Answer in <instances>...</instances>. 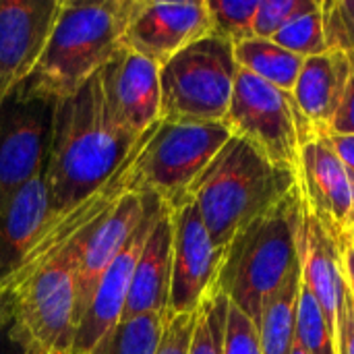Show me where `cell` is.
Wrapping results in <instances>:
<instances>
[{
  "instance_id": "cell-40",
  "label": "cell",
  "mask_w": 354,
  "mask_h": 354,
  "mask_svg": "<svg viewBox=\"0 0 354 354\" xmlns=\"http://www.w3.org/2000/svg\"><path fill=\"white\" fill-rule=\"evenodd\" d=\"M351 245H354V226H353V232H351Z\"/></svg>"
},
{
  "instance_id": "cell-21",
  "label": "cell",
  "mask_w": 354,
  "mask_h": 354,
  "mask_svg": "<svg viewBox=\"0 0 354 354\" xmlns=\"http://www.w3.org/2000/svg\"><path fill=\"white\" fill-rule=\"evenodd\" d=\"M301 286H303V274L299 268L261 305L259 317L255 322L261 354H290L292 351L297 342V315H299Z\"/></svg>"
},
{
  "instance_id": "cell-17",
  "label": "cell",
  "mask_w": 354,
  "mask_h": 354,
  "mask_svg": "<svg viewBox=\"0 0 354 354\" xmlns=\"http://www.w3.org/2000/svg\"><path fill=\"white\" fill-rule=\"evenodd\" d=\"M50 220L44 172L0 207V292L8 288Z\"/></svg>"
},
{
  "instance_id": "cell-24",
  "label": "cell",
  "mask_w": 354,
  "mask_h": 354,
  "mask_svg": "<svg viewBox=\"0 0 354 354\" xmlns=\"http://www.w3.org/2000/svg\"><path fill=\"white\" fill-rule=\"evenodd\" d=\"M168 315H141L120 322L102 354H158Z\"/></svg>"
},
{
  "instance_id": "cell-20",
  "label": "cell",
  "mask_w": 354,
  "mask_h": 354,
  "mask_svg": "<svg viewBox=\"0 0 354 354\" xmlns=\"http://www.w3.org/2000/svg\"><path fill=\"white\" fill-rule=\"evenodd\" d=\"M301 274L305 286L322 307L324 317L336 336L338 311L346 290L344 276H342V251L328 236L324 226L309 214V209H305V224H303Z\"/></svg>"
},
{
  "instance_id": "cell-37",
  "label": "cell",
  "mask_w": 354,
  "mask_h": 354,
  "mask_svg": "<svg viewBox=\"0 0 354 354\" xmlns=\"http://www.w3.org/2000/svg\"><path fill=\"white\" fill-rule=\"evenodd\" d=\"M2 338H4V342L0 344V354H29L25 348H21L10 336H8V332L4 330V334H2Z\"/></svg>"
},
{
  "instance_id": "cell-9",
  "label": "cell",
  "mask_w": 354,
  "mask_h": 354,
  "mask_svg": "<svg viewBox=\"0 0 354 354\" xmlns=\"http://www.w3.org/2000/svg\"><path fill=\"white\" fill-rule=\"evenodd\" d=\"M54 102L10 93L0 106V207L44 172Z\"/></svg>"
},
{
  "instance_id": "cell-19",
  "label": "cell",
  "mask_w": 354,
  "mask_h": 354,
  "mask_svg": "<svg viewBox=\"0 0 354 354\" xmlns=\"http://www.w3.org/2000/svg\"><path fill=\"white\" fill-rule=\"evenodd\" d=\"M172 212L166 207L153 224L139 255L122 322L141 315H168L172 280Z\"/></svg>"
},
{
  "instance_id": "cell-8",
  "label": "cell",
  "mask_w": 354,
  "mask_h": 354,
  "mask_svg": "<svg viewBox=\"0 0 354 354\" xmlns=\"http://www.w3.org/2000/svg\"><path fill=\"white\" fill-rule=\"evenodd\" d=\"M224 124L268 160L292 170L299 168L301 145L313 139L292 93L266 83L241 66Z\"/></svg>"
},
{
  "instance_id": "cell-6",
  "label": "cell",
  "mask_w": 354,
  "mask_h": 354,
  "mask_svg": "<svg viewBox=\"0 0 354 354\" xmlns=\"http://www.w3.org/2000/svg\"><path fill=\"white\" fill-rule=\"evenodd\" d=\"M224 122H164L160 120L133 158L127 193H151L174 212L191 201V191L209 162L230 141Z\"/></svg>"
},
{
  "instance_id": "cell-18",
  "label": "cell",
  "mask_w": 354,
  "mask_h": 354,
  "mask_svg": "<svg viewBox=\"0 0 354 354\" xmlns=\"http://www.w3.org/2000/svg\"><path fill=\"white\" fill-rule=\"evenodd\" d=\"M353 73L351 58L338 48L305 58L292 97L313 137L328 135Z\"/></svg>"
},
{
  "instance_id": "cell-12",
  "label": "cell",
  "mask_w": 354,
  "mask_h": 354,
  "mask_svg": "<svg viewBox=\"0 0 354 354\" xmlns=\"http://www.w3.org/2000/svg\"><path fill=\"white\" fill-rule=\"evenodd\" d=\"M172 280L168 317L197 313L216 288L224 261L193 201L172 212Z\"/></svg>"
},
{
  "instance_id": "cell-33",
  "label": "cell",
  "mask_w": 354,
  "mask_h": 354,
  "mask_svg": "<svg viewBox=\"0 0 354 354\" xmlns=\"http://www.w3.org/2000/svg\"><path fill=\"white\" fill-rule=\"evenodd\" d=\"M330 137H354V73L346 85L342 104L330 124Z\"/></svg>"
},
{
  "instance_id": "cell-29",
  "label": "cell",
  "mask_w": 354,
  "mask_h": 354,
  "mask_svg": "<svg viewBox=\"0 0 354 354\" xmlns=\"http://www.w3.org/2000/svg\"><path fill=\"white\" fill-rule=\"evenodd\" d=\"M222 354H261L259 334L249 315L230 303Z\"/></svg>"
},
{
  "instance_id": "cell-15",
  "label": "cell",
  "mask_w": 354,
  "mask_h": 354,
  "mask_svg": "<svg viewBox=\"0 0 354 354\" xmlns=\"http://www.w3.org/2000/svg\"><path fill=\"white\" fill-rule=\"evenodd\" d=\"M60 0H0V106L37 64Z\"/></svg>"
},
{
  "instance_id": "cell-3",
  "label": "cell",
  "mask_w": 354,
  "mask_h": 354,
  "mask_svg": "<svg viewBox=\"0 0 354 354\" xmlns=\"http://www.w3.org/2000/svg\"><path fill=\"white\" fill-rule=\"evenodd\" d=\"M295 187H299L297 170L274 164L251 143L232 135L197 178L191 201L212 243L226 251L245 226L278 205Z\"/></svg>"
},
{
  "instance_id": "cell-10",
  "label": "cell",
  "mask_w": 354,
  "mask_h": 354,
  "mask_svg": "<svg viewBox=\"0 0 354 354\" xmlns=\"http://www.w3.org/2000/svg\"><path fill=\"white\" fill-rule=\"evenodd\" d=\"M145 195H147L145 216L139 222V226L133 230V234L129 236L120 253L108 266L102 280L97 282L91 303L85 315L81 317L73 354H102L108 348L114 336V330L122 322V313H124V305H127V297L131 290L139 255L143 251V245L153 224L158 222L160 214L166 209L162 199H158L151 193H145Z\"/></svg>"
},
{
  "instance_id": "cell-11",
  "label": "cell",
  "mask_w": 354,
  "mask_h": 354,
  "mask_svg": "<svg viewBox=\"0 0 354 354\" xmlns=\"http://www.w3.org/2000/svg\"><path fill=\"white\" fill-rule=\"evenodd\" d=\"M299 189L309 214L344 251L354 226V183L326 135L301 145Z\"/></svg>"
},
{
  "instance_id": "cell-36",
  "label": "cell",
  "mask_w": 354,
  "mask_h": 354,
  "mask_svg": "<svg viewBox=\"0 0 354 354\" xmlns=\"http://www.w3.org/2000/svg\"><path fill=\"white\" fill-rule=\"evenodd\" d=\"M10 315H12L10 297L0 292V336H2V332L8 328V324H10Z\"/></svg>"
},
{
  "instance_id": "cell-32",
  "label": "cell",
  "mask_w": 354,
  "mask_h": 354,
  "mask_svg": "<svg viewBox=\"0 0 354 354\" xmlns=\"http://www.w3.org/2000/svg\"><path fill=\"white\" fill-rule=\"evenodd\" d=\"M336 351L338 354H354V299L348 288L344 290V301L338 311Z\"/></svg>"
},
{
  "instance_id": "cell-13",
  "label": "cell",
  "mask_w": 354,
  "mask_h": 354,
  "mask_svg": "<svg viewBox=\"0 0 354 354\" xmlns=\"http://www.w3.org/2000/svg\"><path fill=\"white\" fill-rule=\"evenodd\" d=\"M97 79L106 114L114 127L141 137L160 122V66L153 60L120 48Z\"/></svg>"
},
{
  "instance_id": "cell-34",
  "label": "cell",
  "mask_w": 354,
  "mask_h": 354,
  "mask_svg": "<svg viewBox=\"0 0 354 354\" xmlns=\"http://www.w3.org/2000/svg\"><path fill=\"white\" fill-rule=\"evenodd\" d=\"M332 143V147L336 149L338 158L342 160L351 180L354 183V137H330L326 135Z\"/></svg>"
},
{
  "instance_id": "cell-31",
  "label": "cell",
  "mask_w": 354,
  "mask_h": 354,
  "mask_svg": "<svg viewBox=\"0 0 354 354\" xmlns=\"http://www.w3.org/2000/svg\"><path fill=\"white\" fill-rule=\"evenodd\" d=\"M324 15H326L328 46L342 50L351 58V64L354 68V29L340 15L336 2H324Z\"/></svg>"
},
{
  "instance_id": "cell-41",
  "label": "cell",
  "mask_w": 354,
  "mask_h": 354,
  "mask_svg": "<svg viewBox=\"0 0 354 354\" xmlns=\"http://www.w3.org/2000/svg\"><path fill=\"white\" fill-rule=\"evenodd\" d=\"M27 353H29V351H27ZM29 354H37V353H29Z\"/></svg>"
},
{
  "instance_id": "cell-23",
  "label": "cell",
  "mask_w": 354,
  "mask_h": 354,
  "mask_svg": "<svg viewBox=\"0 0 354 354\" xmlns=\"http://www.w3.org/2000/svg\"><path fill=\"white\" fill-rule=\"evenodd\" d=\"M278 46L286 48L288 52L311 58L319 56L330 50L328 35H326V15H324V2L319 0L313 8L299 12L292 17L274 37Z\"/></svg>"
},
{
  "instance_id": "cell-39",
  "label": "cell",
  "mask_w": 354,
  "mask_h": 354,
  "mask_svg": "<svg viewBox=\"0 0 354 354\" xmlns=\"http://www.w3.org/2000/svg\"><path fill=\"white\" fill-rule=\"evenodd\" d=\"M290 354H307V353H305V348H303V346H301L299 342H295V346H292Z\"/></svg>"
},
{
  "instance_id": "cell-1",
  "label": "cell",
  "mask_w": 354,
  "mask_h": 354,
  "mask_svg": "<svg viewBox=\"0 0 354 354\" xmlns=\"http://www.w3.org/2000/svg\"><path fill=\"white\" fill-rule=\"evenodd\" d=\"M149 133L151 129L135 137L110 122L97 75L77 93L58 100L44 166L50 207L46 230L104 189L135 158Z\"/></svg>"
},
{
  "instance_id": "cell-16",
  "label": "cell",
  "mask_w": 354,
  "mask_h": 354,
  "mask_svg": "<svg viewBox=\"0 0 354 354\" xmlns=\"http://www.w3.org/2000/svg\"><path fill=\"white\" fill-rule=\"evenodd\" d=\"M147 209V195L124 193L87 230L77 263V319L85 315L108 266L120 253Z\"/></svg>"
},
{
  "instance_id": "cell-28",
  "label": "cell",
  "mask_w": 354,
  "mask_h": 354,
  "mask_svg": "<svg viewBox=\"0 0 354 354\" xmlns=\"http://www.w3.org/2000/svg\"><path fill=\"white\" fill-rule=\"evenodd\" d=\"M317 2L319 0H259L253 23V37L272 39L292 17L313 8Z\"/></svg>"
},
{
  "instance_id": "cell-30",
  "label": "cell",
  "mask_w": 354,
  "mask_h": 354,
  "mask_svg": "<svg viewBox=\"0 0 354 354\" xmlns=\"http://www.w3.org/2000/svg\"><path fill=\"white\" fill-rule=\"evenodd\" d=\"M197 313L168 317L158 354H189V346H191L195 324H197Z\"/></svg>"
},
{
  "instance_id": "cell-26",
  "label": "cell",
  "mask_w": 354,
  "mask_h": 354,
  "mask_svg": "<svg viewBox=\"0 0 354 354\" xmlns=\"http://www.w3.org/2000/svg\"><path fill=\"white\" fill-rule=\"evenodd\" d=\"M228 307L230 301L224 295L220 292L209 295V299L201 305L197 313V324H195L189 354H222Z\"/></svg>"
},
{
  "instance_id": "cell-5",
  "label": "cell",
  "mask_w": 354,
  "mask_h": 354,
  "mask_svg": "<svg viewBox=\"0 0 354 354\" xmlns=\"http://www.w3.org/2000/svg\"><path fill=\"white\" fill-rule=\"evenodd\" d=\"M91 224L8 292L12 315L6 332L21 348L37 354H73L79 330L77 263Z\"/></svg>"
},
{
  "instance_id": "cell-27",
  "label": "cell",
  "mask_w": 354,
  "mask_h": 354,
  "mask_svg": "<svg viewBox=\"0 0 354 354\" xmlns=\"http://www.w3.org/2000/svg\"><path fill=\"white\" fill-rule=\"evenodd\" d=\"M212 17V33L232 44L253 37V23L259 0H205Z\"/></svg>"
},
{
  "instance_id": "cell-38",
  "label": "cell",
  "mask_w": 354,
  "mask_h": 354,
  "mask_svg": "<svg viewBox=\"0 0 354 354\" xmlns=\"http://www.w3.org/2000/svg\"><path fill=\"white\" fill-rule=\"evenodd\" d=\"M336 6L344 17V21L354 29V0H336Z\"/></svg>"
},
{
  "instance_id": "cell-25",
  "label": "cell",
  "mask_w": 354,
  "mask_h": 354,
  "mask_svg": "<svg viewBox=\"0 0 354 354\" xmlns=\"http://www.w3.org/2000/svg\"><path fill=\"white\" fill-rule=\"evenodd\" d=\"M297 342L307 354H338L336 336L330 330L322 307L309 292V288L301 286L299 297V315H297Z\"/></svg>"
},
{
  "instance_id": "cell-14",
  "label": "cell",
  "mask_w": 354,
  "mask_h": 354,
  "mask_svg": "<svg viewBox=\"0 0 354 354\" xmlns=\"http://www.w3.org/2000/svg\"><path fill=\"white\" fill-rule=\"evenodd\" d=\"M212 33V17L205 0L197 2H151L139 0L122 37L129 48L158 66L180 50Z\"/></svg>"
},
{
  "instance_id": "cell-22",
  "label": "cell",
  "mask_w": 354,
  "mask_h": 354,
  "mask_svg": "<svg viewBox=\"0 0 354 354\" xmlns=\"http://www.w3.org/2000/svg\"><path fill=\"white\" fill-rule=\"evenodd\" d=\"M234 60L241 68L288 93H292L299 73L305 64L303 56H297L278 46L274 39L263 37H249L234 44Z\"/></svg>"
},
{
  "instance_id": "cell-7",
  "label": "cell",
  "mask_w": 354,
  "mask_h": 354,
  "mask_svg": "<svg viewBox=\"0 0 354 354\" xmlns=\"http://www.w3.org/2000/svg\"><path fill=\"white\" fill-rule=\"evenodd\" d=\"M239 64L234 44L205 35L160 66V120L164 122H224Z\"/></svg>"
},
{
  "instance_id": "cell-2",
  "label": "cell",
  "mask_w": 354,
  "mask_h": 354,
  "mask_svg": "<svg viewBox=\"0 0 354 354\" xmlns=\"http://www.w3.org/2000/svg\"><path fill=\"white\" fill-rule=\"evenodd\" d=\"M137 4L139 0H60L37 64L12 93L54 104L77 93L122 48Z\"/></svg>"
},
{
  "instance_id": "cell-4",
  "label": "cell",
  "mask_w": 354,
  "mask_h": 354,
  "mask_svg": "<svg viewBox=\"0 0 354 354\" xmlns=\"http://www.w3.org/2000/svg\"><path fill=\"white\" fill-rule=\"evenodd\" d=\"M305 199L295 187L278 205L245 226L226 247L214 292L253 319L261 305L301 268Z\"/></svg>"
},
{
  "instance_id": "cell-35",
  "label": "cell",
  "mask_w": 354,
  "mask_h": 354,
  "mask_svg": "<svg viewBox=\"0 0 354 354\" xmlns=\"http://www.w3.org/2000/svg\"><path fill=\"white\" fill-rule=\"evenodd\" d=\"M342 276H344V284L348 292L354 299V245L342 251Z\"/></svg>"
}]
</instances>
